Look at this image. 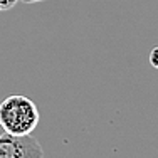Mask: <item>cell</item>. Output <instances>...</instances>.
Here are the masks:
<instances>
[{
	"label": "cell",
	"instance_id": "cell-1",
	"mask_svg": "<svg viewBox=\"0 0 158 158\" xmlns=\"http://www.w3.org/2000/svg\"><path fill=\"white\" fill-rule=\"evenodd\" d=\"M39 118L35 103L25 96H9L0 103V126L5 133L17 136L32 135Z\"/></svg>",
	"mask_w": 158,
	"mask_h": 158
},
{
	"label": "cell",
	"instance_id": "cell-2",
	"mask_svg": "<svg viewBox=\"0 0 158 158\" xmlns=\"http://www.w3.org/2000/svg\"><path fill=\"white\" fill-rule=\"evenodd\" d=\"M0 158H44L40 143L32 135H0Z\"/></svg>",
	"mask_w": 158,
	"mask_h": 158
},
{
	"label": "cell",
	"instance_id": "cell-3",
	"mask_svg": "<svg viewBox=\"0 0 158 158\" xmlns=\"http://www.w3.org/2000/svg\"><path fill=\"white\" fill-rule=\"evenodd\" d=\"M17 2L19 0H0V12H2V10H10Z\"/></svg>",
	"mask_w": 158,
	"mask_h": 158
},
{
	"label": "cell",
	"instance_id": "cell-5",
	"mask_svg": "<svg viewBox=\"0 0 158 158\" xmlns=\"http://www.w3.org/2000/svg\"><path fill=\"white\" fill-rule=\"evenodd\" d=\"M24 3H35V2H44V0H20Z\"/></svg>",
	"mask_w": 158,
	"mask_h": 158
},
{
	"label": "cell",
	"instance_id": "cell-4",
	"mask_svg": "<svg viewBox=\"0 0 158 158\" xmlns=\"http://www.w3.org/2000/svg\"><path fill=\"white\" fill-rule=\"evenodd\" d=\"M150 62H152L153 67L158 69V47H153L152 52H150Z\"/></svg>",
	"mask_w": 158,
	"mask_h": 158
}]
</instances>
